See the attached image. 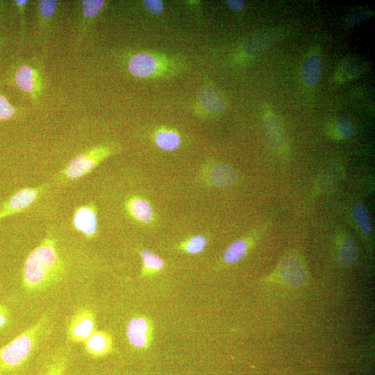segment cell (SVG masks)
Listing matches in <instances>:
<instances>
[{"mask_svg": "<svg viewBox=\"0 0 375 375\" xmlns=\"http://www.w3.org/2000/svg\"><path fill=\"white\" fill-rule=\"evenodd\" d=\"M322 69V58L317 50L311 51L304 59L301 70L304 83L309 87H315L319 81Z\"/></svg>", "mask_w": 375, "mask_h": 375, "instance_id": "obj_17", "label": "cell"}, {"mask_svg": "<svg viewBox=\"0 0 375 375\" xmlns=\"http://www.w3.org/2000/svg\"><path fill=\"white\" fill-rule=\"evenodd\" d=\"M265 280L266 282L297 288L305 286L308 283L309 273L300 255L292 253L285 256Z\"/></svg>", "mask_w": 375, "mask_h": 375, "instance_id": "obj_3", "label": "cell"}, {"mask_svg": "<svg viewBox=\"0 0 375 375\" xmlns=\"http://www.w3.org/2000/svg\"><path fill=\"white\" fill-rule=\"evenodd\" d=\"M205 181L217 188L229 187L238 181L237 172L224 164H215L204 171Z\"/></svg>", "mask_w": 375, "mask_h": 375, "instance_id": "obj_14", "label": "cell"}, {"mask_svg": "<svg viewBox=\"0 0 375 375\" xmlns=\"http://www.w3.org/2000/svg\"><path fill=\"white\" fill-rule=\"evenodd\" d=\"M129 215L138 222L149 225L155 220L153 210L149 202L140 197H132L126 202Z\"/></svg>", "mask_w": 375, "mask_h": 375, "instance_id": "obj_16", "label": "cell"}, {"mask_svg": "<svg viewBox=\"0 0 375 375\" xmlns=\"http://www.w3.org/2000/svg\"><path fill=\"white\" fill-rule=\"evenodd\" d=\"M74 228L85 238L91 239L97 231V215L95 207L88 204L78 207L72 217Z\"/></svg>", "mask_w": 375, "mask_h": 375, "instance_id": "obj_11", "label": "cell"}, {"mask_svg": "<svg viewBox=\"0 0 375 375\" xmlns=\"http://www.w3.org/2000/svg\"><path fill=\"white\" fill-rule=\"evenodd\" d=\"M10 321V313L9 309L4 305L0 303V329H3L8 325Z\"/></svg>", "mask_w": 375, "mask_h": 375, "instance_id": "obj_33", "label": "cell"}, {"mask_svg": "<svg viewBox=\"0 0 375 375\" xmlns=\"http://www.w3.org/2000/svg\"><path fill=\"white\" fill-rule=\"evenodd\" d=\"M199 101L207 111L213 114L222 112L225 107L222 97L212 88H206L201 91Z\"/></svg>", "mask_w": 375, "mask_h": 375, "instance_id": "obj_22", "label": "cell"}, {"mask_svg": "<svg viewBox=\"0 0 375 375\" xmlns=\"http://www.w3.org/2000/svg\"><path fill=\"white\" fill-rule=\"evenodd\" d=\"M1 8H2V3H0V12H1Z\"/></svg>", "mask_w": 375, "mask_h": 375, "instance_id": "obj_35", "label": "cell"}, {"mask_svg": "<svg viewBox=\"0 0 375 375\" xmlns=\"http://www.w3.org/2000/svg\"><path fill=\"white\" fill-rule=\"evenodd\" d=\"M49 317L44 315L0 348V375H15L19 372L49 333Z\"/></svg>", "mask_w": 375, "mask_h": 375, "instance_id": "obj_2", "label": "cell"}, {"mask_svg": "<svg viewBox=\"0 0 375 375\" xmlns=\"http://www.w3.org/2000/svg\"><path fill=\"white\" fill-rule=\"evenodd\" d=\"M337 258L340 265L349 267L358 259V249L353 239L343 234L338 238L336 242Z\"/></svg>", "mask_w": 375, "mask_h": 375, "instance_id": "obj_19", "label": "cell"}, {"mask_svg": "<svg viewBox=\"0 0 375 375\" xmlns=\"http://www.w3.org/2000/svg\"><path fill=\"white\" fill-rule=\"evenodd\" d=\"M260 232L251 233L230 244L224 251L217 266L219 268L234 265L241 260L257 242Z\"/></svg>", "mask_w": 375, "mask_h": 375, "instance_id": "obj_10", "label": "cell"}, {"mask_svg": "<svg viewBox=\"0 0 375 375\" xmlns=\"http://www.w3.org/2000/svg\"><path fill=\"white\" fill-rule=\"evenodd\" d=\"M68 358L64 352H58L45 364L40 375H65Z\"/></svg>", "mask_w": 375, "mask_h": 375, "instance_id": "obj_25", "label": "cell"}, {"mask_svg": "<svg viewBox=\"0 0 375 375\" xmlns=\"http://www.w3.org/2000/svg\"><path fill=\"white\" fill-rule=\"evenodd\" d=\"M65 266L56 240L46 237L27 256L22 268V281L26 290L42 291L58 282Z\"/></svg>", "mask_w": 375, "mask_h": 375, "instance_id": "obj_1", "label": "cell"}, {"mask_svg": "<svg viewBox=\"0 0 375 375\" xmlns=\"http://www.w3.org/2000/svg\"><path fill=\"white\" fill-rule=\"evenodd\" d=\"M352 215L358 228L365 235H369L372 224L366 207L361 203H356L352 208Z\"/></svg>", "mask_w": 375, "mask_h": 375, "instance_id": "obj_28", "label": "cell"}, {"mask_svg": "<svg viewBox=\"0 0 375 375\" xmlns=\"http://www.w3.org/2000/svg\"><path fill=\"white\" fill-rule=\"evenodd\" d=\"M326 131L332 139L344 140L351 138L354 135L355 128L347 119L338 117L328 124Z\"/></svg>", "mask_w": 375, "mask_h": 375, "instance_id": "obj_21", "label": "cell"}, {"mask_svg": "<svg viewBox=\"0 0 375 375\" xmlns=\"http://www.w3.org/2000/svg\"><path fill=\"white\" fill-rule=\"evenodd\" d=\"M207 245V239L203 235H193L179 243L177 249L181 251L195 255L202 252Z\"/></svg>", "mask_w": 375, "mask_h": 375, "instance_id": "obj_27", "label": "cell"}, {"mask_svg": "<svg viewBox=\"0 0 375 375\" xmlns=\"http://www.w3.org/2000/svg\"><path fill=\"white\" fill-rule=\"evenodd\" d=\"M263 124L271 147L277 152H285L288 143L283 126L276 114L267 105L263 111Z\"/></svg>", "mask_w": 375, "mask_h": 375, "instance_id": "obj_9", "label": "cell"}, {"mask_svg": "<svg viewBox=\"0 0 375 375\" xmlns=\"http://www.w3.org/2000/svg\"><path fill=\"white\" fill-rule=\"evenodd\" d=\"M56 0L37 1L38 23L41 29H44L51 21L58 6Z\"/></svg>", "mask_w": 375, "mask_h": 375, "instance_id": "obj_26", "label": "cell"}, {"mask_svg": "<svg viewBox=\"0 0 375 375\" xmlns=\"http://www.w3.org/2000/svg\"><path fill=\"white\" fill-rule=\"evenodd\" d=\"M143 5L149 12L153 15L160 14L163 9V3L159 0H144Z\"/></svg>", "mask_w": 375, "mask_h": 375, "instance_id": "obj_31", "label": "cell"}, {"mask_svg": "<svg viewBox=\"0 0 375 375\" xmlns=\"http://www.w3.org/2000/svg\"><path fill=\"white\" fill-rule=\"evenodd\" d=\"M95 331V316L88 308H81L71 317L67 329V339L73 343H84Z\"/></svg>", "mask_w": 375, "mask_h": 375, "instance_id": "obj_6", "label": "cell"}, {"mask_svg": "<svg viewBox=\"0 0 375 375\" xmlns=\"http://www.w3.org/2000/svg\"><path fill=\"white\" fill-rule=\"evenodd\" d=\"M105 5L103 0H83L81 2V31L84 32L88 26L100 13Z\"/></svg>", "mask_w": 375, "mask_h": 375, "instance_id": "obj_23", "label": "cell"}, {"mask_svg": "<svg viewBox=\"0 0 375 375\" xmlns=\"http://www.w3.org/2000/svg\"><path fill=\"white\" fill-rule=\"evenodd\" d=\"M127 67L133 76L147 78L156 72L159 68V63L151 53H138L128 58Z\"/></svg>", "mask_w": 375, "mask_h": 375, "instance_id": "obj_13", "label": "cell"}, {"mask_svg": "<svg viewBox=\"0 0 375 375\" xmlns=\"http://www.w3.org/2000/svg\"><path fill=\"white\" fill-rule=\"evenodd\" d=\"M154 142L160 149L170 151L179 147L181 138L178 133L174 131L162 129L156 133Z\"/></svg>", "mask_w": 375, "mask_h": 375, "instance_id": "obj_24", "label": "cell"}, {"mask_svg": "<svg viewBox=\"0 0 375 375\" xmlns=\"http://www.w3.org/2000/svg\"><path fill=\"white\" fill-rule=\"evenodd\" d=\"M372 15V11L369 10H355L349 13L344 20V24L348 27H351L362 22Z\"/></svg>", "mask_w": 375, "mask_h": 375, "instance_id": "obj_30", "label": "cell"}, {"mask_svg": "<svg viewBox=\"0 0 375 375\" xmlns=\"http://www.w3.org/2000/svg\"><path fill=\"white\" fill-rule=\"evenodd\" d=\"M44 191L43 186L26 188L17 191L0 207V219L28 208Z\"/></svg>", "mask_w": 375, "mask_h": 375, "instance_id": "obj_8", "label": "cell"}, {"mask_svg": "<svg viewBox=\"0 0 375 375\" xmlns=\"http://www.w3.org/2000/svg\"><path fill=\"white\" fill-rule=\"evenodd\" d=\"M13 81L19 90L36 102L44 90L42 71L35 64L23 63L18 65L13 74Z\"/></svg>", "mask_w": 375, "mask_h": 375, "instance_id": "obj_5", "label": "cell"}, {"mask_svg": "<svg viewBox=\"0 0 375 375\" xmlns=\"http://www.w3.org/2000/svg\"><path fill=\"white\" fill-rule=\"evenodd\" d=\"M367 68V63L360 58H345L340 62L334 73V81L338 84L352 81L362 75Z\"/></svg>", "mask_w": 375, "mask_h": 375, "instance_id": "obj_15", "label": "cell"}, {"mask_svg": "<svg viewBox=\"0 0 375 375\" xmlns=\"http://www.w3.org/2000/svg\"><path fill=\"white\" fill-rule=\"evenodd\" d=\"M87 355L94 358L106 356L113 350L111 335L106 331H96L84 342Z\"/></svg>", "mask_w": 375, "mask_h": 375, "instance_id": "obj_12", "label": "cell"}, {"mask_svg": "<svg viewBox=\"0 0 375 375\" xmlns=\"http://www.w3.org/2000/svg\"><path fill=\"white\" fill-rule=\"evenodd\" d=\"M16 113V108L5 96L0 94V122L12 119Z\"/></svg>", "mask_w": 375, "mask_h": 375, "instance_id": "obj_29", "label": "cell"}, {"mask_svg": "<svg viewBox=\"0 0 375 375\" xmlns=\"http://www.w3.org/2000/svg\"><path fill=\"white\" fill-rule=\"evenodd\" d=\"M140 256L142 263L140 275L141 278L156 275L165 267L163 260L149 249H142L140 251Z\"/></svg>", "mask_w": 375, "mask_h": 375, "instance_id": "obj_20", "label": "cell"}, {"mask_svg": "<svg viewBox=\"0 0 375 375\" xmlns=\"http://www.w3.org/2000/svg\"><path fill=\"white\" fill-rule=\"evenodd\" d=\"M226 4L228 7L235 12H240L244 8V2L239 0H227L225 1Z\"/></svg>", "mask_w": 375, "mask_h": 375, "instance_id": "obj_34", "label": "cell"}, {"mask_svg": "<svg viewBox=\"0 0 375 375\" xmlns=\"http://www.w3.org/2000/svg\"><path fill=\"white\" fill-rule=\"evenodd\" d=\"M29 1L28 0H14L13 3L15 5L21 18V26L22 29H25V12Z\"/></svg>", "mask_w": 375, "mask_h": 375, "instance_id": "obj_32", "label": "cell"}, {"mask_svg": "<svg viewBox=\"0 0 375 375\" xmlns=\"http://www.w3.org/2000/svg\"><path fill=\"white\" fill-rule=\"evenodd\" d=\"M114 152L113 147L108 145L92 147L74 158L61 172L60 176L65 180L78 179L90 172Z\"/></svg>", "mask_w": 375, "mask_h": 375, "instance_id": "obj_4", "label": "cell"}, {"mask_svg": "<svg viewBox=\"0 0 375 375\" xmlns=\"http://www.w3.org/2000/svg\"><path fill=\"white\" fill-rule=\"evenodd\" d=\"M273 31L265 30L249 38L244 44L243 51L248 57H256L266 51L276 40Z\"/></svg>", "mask_w": 375, "mask_h": 375, "instance_id": "obj_18", "label": "cell"}, {"mask_svg": "<svg viewBox=\"0 0 375 375\" xmlns=\"http://www.w3.org/2000/svg\"><path fill=\"white\" fill-rule=\"evenodd\" d=\"M126 336L132 347L137 349H148L153 338V322L144 315L132 317L126 324Z\"/></svg>", "mask_w": 375, "mask_h": 375, "instance_id": "obj_7", "label": "cell"}]
</instances>
